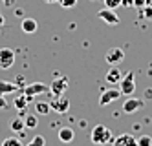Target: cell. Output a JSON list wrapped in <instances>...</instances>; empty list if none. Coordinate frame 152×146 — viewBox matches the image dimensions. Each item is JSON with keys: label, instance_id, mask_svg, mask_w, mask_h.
I'll return each mask as SVG.
<instances>
[{"label": "cell", "instance_id": "obj_4", "mask_svg": "<svg viewBox=\"0 0 152 146\" xmlns=\"http://www.w3.org/2000/svg\"><path fill=\"white\" fill-rule=\"evenodd\" d=\"M104 60L110 66H117V64H121L125 60V51L121 48H110L104 55Z\"/></svg>", "mask_w": 152, "mask_h": 146}, {"label": "cell", "instance_id": "obj_14", "mask_svg": "<svg viewBox=\"0 0 152 146\" xmlns=\"http://www.w3.org/2000/svg\"><path fill=\"white\" fill-rule=\"evenodd\" d=\"M73 137H75L73 128L64 126V128H61V130H59V141H61V142L68 144V142H72V141H73Z\"/></svg>", "mask_w": 152, "mask_h": 146}, {"label": "cell", "instance_id": "obj_13", "mask_svg": "<svg viewBox=\"0 0 152 146\" xmlns=\"http://www.w3.org/2000/svg\"><path fill=\"white\" fill-rule=\"evenodd\" d=\"M37 28H39V24H37V20H35V18H28V17H24V18H22L20 29H22L24 33L31 35V33H35V31H37Z\"/></svg>", "mask_w": 152, "mask_h": 146}, {"label": "cell", "instance_id": "obj_23", "mask_svg": "<svg viewBox=\"0 0 152 146\" xmlns=\"http://www.w3.org/2000/svg\"><path fill=\"white\" fill-rule=\"evenodd\" d=\"M137 146H152V137L150 135H141L137 139Z\"/></svg>", "mask_w": 152, "mask_h": 146}, {"label": "cell", "instance_id": "obj_26", "mask_svg": "<svg viewBox=\"0 0 152 146\" xmlns=\"http://www.w3.org/2000/svg\"><path fill=\"white\" fill-rule=\"evenodd\" d=\"M15 84H17L18 88H24V77H22V75H18V77H17V81H15Z\"/></svg>", "mask_w": 152, "mask_h": 146}, {"label": "cell", "instance_id": "obj_10", "mask_svg": "<svg viewBox=\"0 0 152 146\" xmlns=\"http://www.w3.org/2000/svg\"><path fill=\"white\" fill-rule=\"evenodd\" d=\"M50 108L53 110V111H57V113H66V111L70 110V99H66V97H55L50 102Z\"/></svg>", "mask_w": 152, "mask_h": 146}, {"label": "cell", "instance_id": "obj_34", "mask_svg": "<svg viewBox=\"0 0 152 146\" xmlns=\"http://www.w3.org/2000/svg\"><path fill=\"white\" fill-rule=\"evenodd\" d=\"M44 2H46V4H55L57 0H44Z\"/></svg>", "mask_w": 152, "mask_h": 146}, {"label": "cell", "instance_id": "obj_18", "mask_svg": "<svg viewBox=\"0 0 152 146\" xmlns=\"http://www.w3.org/2000/svg\"><path fill=\"white\" fill-rule=\"evenodd\" d=\"M29 100H31V99H29V97H26V95H18V97L13 100V102H15V108H17V110H26Z\"/></svg>", "mask_w": 152, "mask_h": 146}, {"label": "cell", "instance_id": "obj_16", "mask_svg": "<svg viewBox=\"0 0 152 146\" xmlns=\"http://www.w3.org/2000/svg\"><path fill=\"white\" fill-rule=\"evenodd\" d=\"M9 128H11V131H17V133H22L26 130V124H24V119L22 117H15L9 121Z\"/></svg>", "mask_w": 152, "mask_h": 146}, {"label": "cell", "instance_id": "obj_7", "mask_svg": "<svg viewBox=\"0 0 152 146\" xmlns=\"http://www.w3.org/2000/svg\"><path fill=\"white\" fill-rule=\"evenodd\" d=\"M121 97V92H119V88H110V89H103V93L99 97V106H108V104H112L115 102V100Z\"/></svg>", "mask_w": 152, "mask_h": 146}, {"label": "cell", "instance_id": "obj_24", "mask_svg": "<svg viewBox=\"0 0 152 146\" xmlns=\"http://www.w3.org/2000/svg\"><path fill=\"white\" fill-rule=\"evenodd\" d=\"M103 2H104V7H108V9H115L121 6V0H103Z\"/></svg>", "mask_w": 152, "mask_h": 146}, {"label": "cell", "instance_id": "obj_1", "mask_svg": "<svg viewBox=\"0 0 152 146\" xmlns=\"http://www.w3.org/2000/svg\"><path fill=\"white\" fill-rule=\"evenodd\" d=\"M90 141H92V144H95V146H104V144H110V142L114 141V133H112V130L108 128V126L97 124V126H94L92 131H90Z\"/></svg>", "mask_w": 152, "mask_h": 146}, {"label": "cell", "instance_id": "obj_8", "mask_svg": "<svg viewBox=\"0 0 152 146\" xmlns=\"http://www.w3.org/2000/svg\"><path fill=\"white\" fill-rule=\"evenodd\" d=\"M145 106L143 99H136V97H126V100L123 102V111L125 113H136Z\"/></svg>", "mask_w": 152, "mask_h": 146}, {"label": "cell", "instance_id": "obj_33", "mask_svg": "<svg viewBox=\"0 0 152 146\" xmlns=\"http://www.w3.org/2000/svg\"><path fill=\"white\" fill-rule=\"evenodd\" d=\"M4 24H6V18H4V15H2V13H0V28H2Z\"/></svg>", "mask_w": 152, "mask_h": 146}, {"label": "cell", "instance_id": "obj_19", "mask_svg": "<svg viewBox=\"0 0 152 146\" xmlns=\"http://www.w3.org/2000/svg\"><path fill=\"white\" fill-rule=\"evenodd\" d=\"M24 124H26V128H37V124H39V119H37V115L35 113H26V119H24Z\"/></svg>", "mask_w": 152, "mask_h": 146}, {"label": "cell", "instance_id": "obj_6", "mask_svg": "<svg viewBox=\"0 0 152 146\" xmlns=\"http://www.w3.org/2000/svg\"><path fill=\"white\" fill-rule=\"evenodd\" d=\"M15 64V51L11 48L0 49V70H9Z\"/></svg>", "mask_w": 152, "mask_h": 146}, {"label": "cell", "instance_id": "obj_15", "mask_svg": "<svg viewBox=\"0 0 152 146\" xmlns=\"http://www.w3.org/2000/svg\"><path fill=\"white\" fill-rule=\"evenodd\" d=\"M18 89V86L15 82H7V81H0V95H9L15 93Z\"/></svg>", "mask_w": 152, "mask_h": 146}, {"label": "cell", "instance_id": "obj_27", "mask_svg": "<svg viewBox=\"0 0 152 146\" xmlns=\"http://www.w3.org/2000/svg\"><path fill=\"white\" fill-rule=\"evenodd\" d=\"M7 108V100L4 99V95H0V110H6Z\"/></svg>", "mask_w": 152, "mask_h": 146}, {"label": "cell", "instance_id": "obj_20", "mask_svg": "<svg viewBox=\"0 0 152 146\" xmlns=\"http://www.w3.org/2000/svg\"><path fill=\"white\" fill-rule=\"evenodd\" d=\"M26 146H46V139L42 135H35L33 139H31V142L26 144Z\"/></svg>", "mask_w": 152, "mask_h": 146}, {"label": "cell", "instance_id": "obj_25", "mask_svg": "<svg viewBox=\"0 0 152 146\" xmlns=\"http://www.w3.org/2000/svg\"><path fill=\"white\" fill-rule=\"evenodd\" d=\"M141 13H143V17H147L148 20H152V6H145Z\"/></svg>", "mask_w": 152, "mask_h": 146}, {"label": "cell", "instance_id": "obj_28", "mask_svg": "<svg viewBox=\"0 0 152 146\" xmlns=\"http://www.w3.org/2000/svg\"><path fill=\"white\" fill-rule=\"evenodd\" d=\"M121 6L130 7V6H134V0H121Z\"/></svg>", "mask_w": 152, "mask_h": 146}, {"label": "cell", "instance_id": "obj_32", "mask_svg": "<svg viewBox=\"0 0 152 146\" xmlns=\"http://www.w3.org/2000/svg\"><path fill=\"white\" fill-rule=\"evenodd\" d=\"M145 99H152V88H148L145 92Z\"/></svg>", "mask_w": 152, "mask_h": 146}, {"label": "cell", "instance_id": "obj_31", "mask_svg": "<svg viewBox=\"0 0 152 146\" xmlns=\"http://www.w3.org/2000/svg\"><path fill=\"white\" fill-rule=\"evenodd\" d=\"M15 15H17V17H20V18H24V11L20 9V7H17V9H15Z\"/></svg>", "mask_w": 152, "mask_h": 146}, {"label": "cell", "instance_id": "obj_3", "mask_svg": "<svg viewBox=\"0 0 152 146\" xmlns=\"http://www.w3.org/2000/svg\"><path fill=\"white\" fill-rule=\"evenodd\" d=\"M22 89H24V95H26V97L35 99L37 95L48 93V92H50V86H48V84H44V82H31V84L24 86Z\"/></svg>", "mask_w": 152, "mask_h": 146}, {"label": "cell", "instance_id": "obj_22", "mask_svg": "<svg viewBox=\"0 0 152 146\" xmlns=\"http://www.w3.org/2000/svg\"><path fill=\"white\" fill-rule=\"evenodd\" d=\"M2 146H24V144L20 142L17 137H7V139L2 142Z\"/></svg>", "mask_w": 152, "mask_h": 146}, {"label": "cell", "instance_id": "obj_17", "mask_svg": "<svg viewBox=\"0 0 152 146\" xmlns=\"http://www.w3.org/2000/svg\"><path fill=\"white\" fill-rule=\"evenodd\" d=\"M51 111V108H50V102H44V100H37L35 102V113L37 115H48Z\"/></svg>", "mask_w": 152, "mask_h": 146}, {"label": "cell", "instance_id": "obj_35", "mask_svg": "<svg viewBox=\"0 0 152 146\" xmlns=\"http://www.w3.org/2000/svg\"><path fill=\"white\" fill-rule=\"evenodd\" d=\"M145 6H152V0H145Z\"/></svg>", "mask_w": 152, "mask_h": 146}, {"label": "cell", "instance_id": "obj_29", "mask_svg": "<svg viewBox=\"0 0 152 146\" xmlns=\"http://www.w3.org/2000/svg\"><path fill=\"white\" fill-rule=\"evenodd\" d=\"M134 6L136 7H145V0H134Z\"/></svg>", "mask_w": 152, "mask_h": 146}, {"label": "cell", "instance_id": "obj_30", "mask_svg": "<svg viewBox=\"0 0 152 146\" xmlns=\"http://www.w3.org/2000/svg\"><path fill=\"white\" fill-rule=\"evenodd\" d=\"M2 4H4L6 7H11V6L15 4V0H2Z\"/></svg>", "mask_w": 152, "mask_h": 146}, {"label": "cell", "instance_id": "obj_9", "mask_svg": "<svg viewBox=\"0 0 152 146\" xmlns=\"http://www.w3.org/2000/svg\"><path fill=\"white\" fill-rule=\"evenodd\" d=\"M97 17H99L103 22H106V24H110V26H117L119 24V15L115 13V9H101L99 13H97Z\"/></svg>", "mask_w": 152, "mask_h": 146}, {"label": "cell", "instance_id": "obj_5", "mask_svg": "<svg viewBox=\"0 0 152 146\" xmlns=\"http://www.w3.org/2000/svg\"><path fill=\"white\" fill-rule=\"evenodd\" d=\"M66 88H68V78L57 75V77H55V81H53V84L50 86V93H51L53 97H61V95H64Z\"/></svg>", "mask_w": 152, "mask_h": 146}, {"label": "cell", "instance_id": "obj_11", "mask_svg": "<svg viewBox=\"0 0 152 146\" xmlns=\"http://www.w3.org/2000/svg\"><path fill=\"white\" fill-rule=\"evenodd\" d=\"M112 146H137V139L132 133H121L112 141Z\"/></svg>", "mask_w": 152, "mask_h": 146}, {"label": "cell", "instance_id": "obj_12", "mask_svg": "<svg viewBox=\"0 0 152 146\" xmlns=\"http://www.w3.org/2000/svg\"><path fill=\"white\" fill-rule=\"evenodd\" d=\"M123 78V71L117 68V66H112L110 70L106 71V75H104V81L108 82V84H119V81Z\"/></svg>", "mask_w": 152, "mask_h": 146}, {"label": "cell", "instance_id": "obj_2", "mask_svg": "<svg viewBox=\"0 0 152 146\" xmlns=\"http://www.w3.org/2000/svg\"><path fill=\"white\" fill-rule=\"evenodd\" d=\"M119 92H121V95H126V97H130L136 92V78L132 71H126L123 78L119 81Z\"/></svg>", "mask_w": 152, "mask_h": 146}, {"label": "cell", "instance_id": "obj_21", "mask_svg": "<svg viewBox=\"0 0 152 146\" xmlns=\"http://www.w3.org/2000/svg\"><path fill=\"white\" fill-rule=\"evenodd\" d=\"M57 4L64 9H72V7L77 6V0H57Z\"/></svg>", "mask_w": 152, "mask_h": 146}]
</instances>
